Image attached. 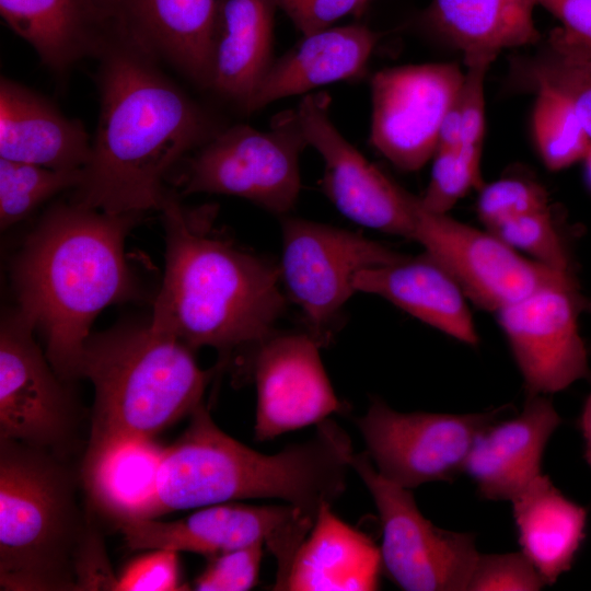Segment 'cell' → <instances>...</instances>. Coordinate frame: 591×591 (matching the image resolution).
I'll use <instances>...</instances> for the list:
<instances>
[{
    "instance_id": "obj_10",
    "label": "cell",
    "mask_w": 591,
    "mask_h": 591,
    "mask_svg": "<svg viewBox=\"0 0 591 591\" xmlns=\"http://www.w3.org/2000/svg\"><path fill=\"white\" fill-rule=\"evenodd\" d=\"M281 231V282L321 346L357 292V275L405 256L359 233L308 219L285 216Z\"/></svg>"
},
{
    "instance_id": "obj_45",
    "label": "cell",
    "mask_w": 591,
    "mask_h": 591,
    "mask_svg": "<svg viewBox=\"0 0 591 591\" xmlns=\"http://www.w3.org/2000/svg\"><path fill=\"white\" fill-rule=\"evenodd\" d=\"M588 464H589V465L591 466V462H590V463H588Z\"/></svg>"
},
{
    "instance_id": "obj_9",
    "label": "cell",
    "mask_w": 591,
    "mask_h": 591,
    "mask_svg": "<svg viewBox=\"0 0 591 591\" xmlns=\"http://www.w3.org/2000/svg\"><path fill=\"white\" fill-rule=\"evenodd\" d=\"M316 517L286 502L252 506L223 502L174 521L129 519L117 525L134 551L167 549L215 557L264 544L277 561L274 590H282L292 560Z\"/></svg>"
},
{
    "instance_id": "obj_27",
    "label": "cell",
    "mask_w": 591,
    "mask_h": 591,
    "mask_svg": "<svg viewBox=\"0 0 591 591\" xmlns=\"http://www.w3.org/2000/svg\"><path fill=\"white\" fill-rule=\"evenodd\" d=\"M522 553L545 584L568 571L586 538L588 510L540 474L511 501Z\"/></svg>"
},
{
    "instance_id": "obj_4",
    "label": "cell",
    "mask_w": 591,
    "mask_h": 591,
    "mask_svg": "<svg viewBox=\"0 0 591 591\" xmlns=\"http://www.w3.org/2000/svg\"><path fill=\"white\" fill-rule=\"evenodd\" d=\"M354 453L345 431L326 419L310 440L265 454L221 430L202 403L163 449L154 491L131 519L263 498L316 517L324 502L333 505L345 491Z\"/></svg>"
},
{
    "instance_id": "obj_7",
    "label": "cell",
    "mask_w": 591,
    "mask_h": 591,
    "mask_svg": "<svg viewBox=\"0 0 591 591\" xmlns=\"http://www.w3.org/2000/svg\"><path fill=\"white\" fill-rule=\"evenodd\" d=\"M306 146L297 109L278 114L267 131L224 126L181 163L177 194L236 196L285 217L299 198V158Z\"/></svg>"
},
{
    "instance_id": "obj_37",
    "label": "cell",
    "mask_w": 591,
    "mask_h": 591,
    "mask_svg": "<svg viewBox=\"0 0 591 591\" xmlns=\"http://www.w3.org/2000/svg\"><path fill=\"white\" fill-rule=\"evenodd\" d=\"M118 575L117 591L186 590L181 583L178 553L150 549Z\"/></svg>"
},
{
    "instance_id": "obj_39",
    "label": "cell",
    "mask_w": 591,
    "mask_h": 591,
    "mask_svg": "<svg viewBox=\"0 0 591 591\" xmlns=\"http://www.w3.org/2000/svg\"><path fill=\"white\" fill-rule=\"evenodd\" d=\"M491 65L465 66L457 95L462 118V146H483L485 136V77Z\"/></svg>"
},
{
    "instance_id": "obj_1",
    "label": "cell",
    "mask_w": 591,
    "mask_h": 591,
    "mask_svg": "<svg viewBox=\"0 0 591 591\" xmlns=\"http://www.w3.org/2000/svg\"><path fill=\"white\" fill-rule=\"evenodd\" d=\"M96 60L99 119L71 200L111 213L160 210L171 172L224 126L127 33Z\"/></svg>"
},
{
    "instance_id": "obj_21",
    "label": "cell",
    "mask_w": 591,
    "mask_h": 591,
    "mask_svg": "<svg viewBox=\"0 0 591 591\" xmlns=\"http://www.w3.org/2000/svg\"><path fill=\"white\" fill-rule=\"evenodd\" d=\"M354 286L357 292L379 296L463 344L479 341L470 300L452 275L426 252L364 269Z\"/></svg>"
},
{
    "instance_id": "obj_17",
    "label": "cell",
    "mask_w": 591,
    "mask_h": 591,
    "mask_svg": "<svg viewBox=\"0 0 591 591\" xmlns=\"http://www.w3.org/2000/svg\"><path fill=\"white\" fill-rule=\"evenodd\" d=\"M320 348L309 332L275 333L251 355L257 441L318 425L341 409Z\"/></svg>"
},
{
    "instance_id": "obj_32",
    "label": "cell",
    "mask_w": 591,
    "mask_h": 591,
    "mask_svg": "<svg viewBox=\"0 0 591 591\" xmlns=\"http://www.w3.org/2000/svg\"><path fill=\"white\" fill-rule=\"evenodd\" d=\"M483 146L437 149L432 157L430 182L419 197L422 208L448 213L471 189H480Z\"/></svg>"
},
{
    "instance_id": "obj_31",
    "label": "cell",
    "mask_w": 591,
    "mask_h": 591,
    "mask_svg": "<svg viewBox=\"0 0 591 591\" xmlns=\"http://www.w3.org/2000/svg\"><path fill=\"white\" fill-rule=\"evenodd\" d=\"M80 170H55L0 158V225L2 230L28 217L66 189H76Z\"/></svg>"
},
{
    "instance_id": "obj_30",
    "label": "cell",
    "mask_w": 591,
    "mask_h": 591,
    "mask_svg": "<svg viewBox=\"0 0 591 591\" xmlns=\"http://www.w3.org/2000/svg\"><path fill=\"white\" fill-rule=\"evenodd\" d=\"M535 95L531 127L543 164L556 172L583 160L591 139L572 106L552 92L538 91Z\"/></svg>"
},
{
    "instance_id": "obj_3",
    "label": "cell",
    "mask_w": 591,
    "mask_h": 591,
    "mask_svg": "<svg viewBox=\"0 0 591 591\" xmlns=\"http://www.w3.org/2000/svg\"><path fill=\"white\" fill-rule=\"evenodd\" d=\"M139 217L58 202L12 263L16 309L40 331L45 354L66 382L80 378L84 346L101 311L138 296L125 241Z\"/></svg>"
},
{
    "instance_id": "obj_33",
    "label": "cell",
    "mask_w": 591,
    "mask_h": 591,
    "mask_svg": "<svg viewBox=\"0 0 591 591\" xmlns=\"http://www.w3.org/2000/svg\"><path fill=\"white\" fill-rule=\"evenodd\" d=\"M487 230L532 260L571 273L567 248L549 208L510 218Z\"/></svg>"
},
{
    "instance_id": "obj_16",
    "label": "cell",
    "mask_w": 591,
    "mask_h": 591,
    "mask_svg": "<svg viewBox=\"0 0 591 591\" xmlns=\"http://www.w3.org/2000/svg\"><path fill=\"white\" fill-rule=\"evenodd\" d=\"M329 105L328 94L308 93L297 108L309 146L324 161L322 192L351 221L412 240L416 196L343 137L331 119Z\"/></svg>"
},
{
    "instance_id": "obj_38",
    "label": "cell",
    "mask_w": 591,
    "mask_h": 591,
    "mask_svg": "<svg viewBox=\"0 0 591 591\" xmlns=\"http://www.w3.org/2000/svg\"><path fill=\"white\" fill-rule=\"evenodd\" d=\"M369 0H274L302 35L333 25L339 19L360 14Z\"/></svg>"
},
{
    "instance_id": "obj_24",
    "label": "cell",
    "mask_w": 591,
    "mask_h": 591,
    "mask_svg": "<svg viewBox=\"0 0 591 591\" xmlns=\"http://www.w3.org/2000/svg\"><path fill=\"white\" fill-rule=\"evenodd\" d=\"M382 571L380 546L324 502L292 560L282 590H376Z\"/></svg>"
},
{
    "instance_id": "obj_40",
    "label": "cell",
    "mask_w": 591,
    "mask_h": 591,
    "mask_svg": "<svg viewBox=\"0 0 591 591\" xmlns=\"http://www.w3.org/2000/svg\"><path fill=\"white\" fill-rule=\"evenodd\" d=\"M118 576L112 569L104 541L94 522L76 564V591L116 590Z\"/></svg>"
},
{
    "instance_id": "obj_23",
    "label": "cell",
    "mask_w": 591,
    "mask_h": 591,
    "mask_svg": "<svg viewBox=\"0 0 591 591\" xmlns=\"http://www.w3.org/2000/svg\"><path fill=\"white\" fill-rule=\"evenodd\" d=\"M379 40L363 24L328 27L303 35L285 55L273 61L246 113L291 95L361 76Z\"/></svg>"
},
{
    "instance_id": "obj_29",
    "label": "cell",
    "mask_w": 591,
    "mask_h": 591,
    "mask_svg": "<svg viewBox=\"0 0 591 591\" xmlns=\"http://www.w3.org/2000/svg\"><path fill=\"white\" fill-rule=\"evenodd\" d=\"M510 77L524 91L565 99L591 139V46L555 27L535 53L512 60Z\"/></svg>"
},
{
    "instance_id": "obj_25",
    "label": "cell",
    "mask_w": 591,
    "mask_h": 591,
    "mask_svg": "<svg viewBox=\"0 0 591 591\" xmlns=\"http://www.w3.org/2000/svg\"><path fill=\"white\" fill-rule=\"evenodd\" d=\"M274 0H222L208 91L246 112L273 63Z\"/></svg>"
},
{
    "instance_id": "obj_28",
    "label": "cell",
    "mask_w": 591,
    "mask_h": 591,
    "mask_svg": "<svg viewBox=\"0 0 591 591\" xmlns=\"http://www.w3.org/2000/svg\"><path fill=\"white\" fill-rule=\"evenodd\" d=\"M163 449L153 440L121 444L80 470L92 510L118 525L152 496Z\"/></svg>"
},
{
    "instance_id": "obj_14",
    "label": "cell",
    "mask_w": 591,
    "mask_h": 591,
    "mask_svg": "<svg viewBox=\"0 0 591 591\" xmlns=\"http://www.w3.org/2000/svg\"><path fill=\"white\" fill-rule=\"evenodd\" d=\"M584 304L571 277L496 312L528 395L555 394L591 376L579 328Z\"/></svg>"
},
{
    "instance_id": "obj_15",
    "label": "cell",
    "mask_w": 591,
    "mask_h": 591,
    "mask_svg": "<svg viewBox=\"0 0 591 591\" xmlns=\"http://www.w3.org/2000/svg\"><path fill=\"white\" fill-rule=\"evenodd\" d=\"M463 78L454 62L378 71L371 80V144L397 169L420 170L437 151L442 119Z\"/></svg>"
},
{
    "instance_id": "obj_18",
    "label": "cell",
    "mask_w": 591,
    "mask_h": 591,
    "mask_svg": "<svg viewBox=\"0 0 591 591\" xmlns=\"http://www.w3.org/2000/svg\"><path fill=\"white\" fill-rule=\"evenodd\" d=\"M0 14L60 77L124 33L121 0H0Z\"/></svg>"
},
{
    "instance_id": "obj_5",
    "label": "cell",
    "mask_w": 591,
    "mask_h": 591,
    "mask_svg": "<svg viewBox=\"0 0 591 591\" xmlns=\"http://www.w3.org/2000/svg\"><path fill=\"white\" fill-rule=\"evenodd\" d=\"M219 368L201 369L193 349L149 323L91 335L79 371L94 387L81 468L121 444L153 440L189 417Z\"/></svg>"
},
{
    "instance_id": "obj_35",
    "label": "cell",
    "mask_w": 591,
    "mask_h": 591,
    "mask_svg": "<svg viewBox=\"0 0 591 591\" xmlns=\"http://www.w3.org/2000/svg\"><path fill=\"white\" fill-rule=\"evenodd\" d=\"M543 578L522 553L479 554L472 572L470 591H536Z\"/></svg>"
},
{
    "instance_id": "obj_43",
    "label": "cell",
    "mask_w": 591,
    "mask_h": 591,
    "mask_svg": "<svg viewBox=\"0 0 591 591\" xmlns=\"http://www.w3.org/2000/svg\"><path fill=\"white\" fill-rule=\"evenodd\" d=\"M579 427L584 439V459L587 463L591 462V391L586 398L581 416L579 419Z\"/></svg>"
},
{
    "instance_id": "obj_44",
    "label": "cell",
    "mask_w": 591,
    "mask_h": 591,
    "mask_svg": "<svg viewBox=\"0 0 591 591\" xmlns=\"http://www.w3.org/2000/svg\"><path fill=\"white\" fill-rule=\"evenodd\" d=\"M583 161L586 162L588 178L591 183V146Z\"/></svg>"
},
{
    "instance_id": "obj_6",
    "label": "cell",
    "mask_w": 591,
    "mask_h": 591,
    "mask_svg": "<svg viewBox=\"0 0 591 591\" xmlns=\"http://www.w3.org/2000/svg\"><path fill=\"white\" fill-rule=\"evenodd\" d=\"M66 457L0 438V590L76 591L94 511Z\"/></svg>"
},
{
    "instance_id": "obj_11",
    "label": "cell",
    "mask_w": 591,
    "mask_h": 591,
    "mask_svg": "<svg viewBox=\"0 0 591 591\" xmlns=\"http://www.w3.org/2000/svg\"><path fill=\"white\" fill-rule=\"evenodd\" d=\"M506 409L508 406L463 415L402 413L374 398L356 424L378 472L413 489L451 482L462 473L475 437Z\"/></svg>"
},
{
    "instance_id": "obj_19",
    "label": "cell",
    "mask_w": 591,
    "mask_h": 591,
    "mask_svg": "<svg viewBox=\"0 0 591 591\" xmlns=\"http://www.w3.org/2000/svg\"><path fill=\"white\" fill-rule=\"evenodd\" d=\"M561 418L545 395H528L521 413L475 437L463 472L488 500L515 499L541 473L546 444Z\"/></svg>"
},
{
    "instance_id": "obj_22",
    "label": "cell",
    "mask_w": 591,
    "mask_h": 591,
    "mask_svg": "<svg viewBox=\"0 0 591 591\" xmlns=\"http://www.w3.org/2000/svg\"><path fill=\"white\" fill-rule=\"evenodd\" d=\"M91 140L83 125L9 78L0 79V158L55 170H80Z\"/></svg>"
},
{
    "instance_id": "obj_42",
    "label": "cell",
    "mask_w": 591,
    "mask_h": 591,
    "mask_svg": "<svg viewBox=\"0 0 591 591\" xmlns=\"http://www.w3.org/2000/svg\"><path fill=\"white\" fill-rule=\"evenodd\" d=\"M459 95V94H457ZM462 146V118L457 97L445 113L438 135L437 149H454Z\"/></svg>"
},
{
    "instance_id": "obj_2",
    "label": "cell",
    "mask_w": 591,
    "mask_h": 591,
    "mask_svg": "<svg viewBox=\"0 0 591 591\" xmlns=\"http://www.w3.org/2000/svg\"><path fill=\"white\" fill-rule=\"evenodd\" d=\"M165 270L150 326L190 349L211 347L223 367L275 334L287 306L279 265L216 233V207L189 208L169 189L159 210Z\"/></svg>"
},
{
    "instance_id": "obj_41",
    "label": "cell",
    "mask_w": 591,
    "mask_h": 591,
    "mask_svg": "<svg viewBox=\"0 0 591 591\" xmlns=\"http://www.w3.org/2000/svg\"><path fill=\"white\" fill-rule=\"evenodd\" d=\"M573 39L591 46V0H534Z\"/></svg>"
},
{
    "instance_id": "obj_12",
    "label": "cell",
    "mask_w": 591,
    "mask_h": 591,
    "mask_svg": "<svg viewBox=\"0 0 591 591\" xmlns=\"http://www.w3.org/2000/svg\"><path fill=\"white\" fill-rule=\"evenodd\" d=\"M412 240L452 275L470 302L494 313L573 277L532 260L487 229L426 210L419 197L414 202Z\"/></svg>"
},
{
    "instance_id": "obj_8",
    "label": "cell",
    "mask_w": 591,
    "mask_h": 591,
    "mask_svg": "<svg viewBox=\"0 0 591 591\" xmlns=\"http://www.w3.org/2000/svg\"><path fill=\"white\" fill-rule=\"evenodd\" d=\"M351 470L368 488L381 529L382 570L406 591H465L479 553L474 536L432 524L412 489L382 476L366 453H354Z\"/></svg>"
},
{
    "instance_id": "obj_34",
    "label": "cell",
    "mask_w": 591,
    "mask_h": 591,
    "mask_svg": "<svg viewBox=\"0 0 591 591\" xmlns=\"http://www.w3.org/2000/svg\"><path fill=\"white\" fill-rule=\"evenodd\" d=\"M549 208L546 190L521 178H501L479 189L476 210L485 229L528 212Z\"/></svg>"
},
{
    "instance_id": "obj_20",
    "label": "cell",
    "mask_w": 591,
    "mask_h": 591,
    "mask_svg": "<svg viewBox=\"0 0 591 591\" xmlns=\"http://www.w3.org/2000/svg\"><path fill=\"white\" fill-rule=\"evenodd\" d=\"M222 0H121L124 33L208 90Z\"/></svg>"
},
{
    "instance_id": "obj_26",
    "label": "cell",
    "mask_w": 591,
    "mask_h": 591,
    "mask_svg": "<svg viewBox=\"0 0 591 591\" xmlns=\"http://www.w3.org/2000/svg\"><path fill=\"white\" fill-rule=\"evenodd\" d=\"M534 0H432L425 25L463 54L465 66L493 63L506 50L536 45Z\"/></svg>"
},
{
    "instance_id": "obj_13",
    "label": "cell",
    "mask_w": 591,
    "mask_h": 591,
    "mask_svg": "<svg viewBox=\"0 0 591 591\" xmlns=\"http://www.w3.org/2000/svg\"><path fill=\"white\" fill-rule=\"evenodd\" d=\"M18 310L0 329V438L66 457L78 428L72 395Z\"/></svg>"
},
{
    "instance_id": "obj_36",
    "label": "cell",
    "mask_w": 591,
    "mask_h": 591,
    "mask_svg": "<svg viewBox=\"0 0 591 591\" xmlns=\"http://www.w3.org/2000/svg\"><path fill=\"white\" fill-rule=\"evenodd\" d=\"M264 544H255L211 557L194 580L198 591H246L252 589L260 570Z\"/></svg>"
}]
</instances>
